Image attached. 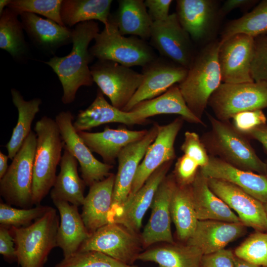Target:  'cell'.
Returning <instances> with one entry per match:
<instances>
[{"label":"cell","instance_id":"cell-41","mask_svg":"<svg viewBox=\"0 0 267 267\" xmlns=\"http://www.w3.org/2000/svg\"><path fill=\"white\" fill-rule=\"evenodd\" d=\"M54 267H138L122 263L95 251H78L63 259Z\"/></svg>","mask_w":267,"mask_h":267},{"label":"cell","instance_id":"cell-48","mask_svg":"<svg viewBox=\"0 0 267 267\" xmlns=\"http://www.w3.org/2000/svg\"><path fill=\"white\" fill-rule=\"evenodd\" d=\"M172 1V0H145L144 2L152 20L156 22L163 21L169 17Z\"/></svg>","mask_w":267,"mask_h":267},{"label":"cell","instance_id":"cell-44","mask_svg":"<svg viewBox=\"0 0 267 267\" xmlns=\"http://www.w3.org/2000/svg\"><path fill=\"white\" fill-rule=\"evenodd\" d=\"M234 128L246 135L256 128L267 124V117L262 110L245 111L235 114L231 118Z\"/></svg>","mask_w":267,"mask_h":267},{"label":"cell","instance_id":"cell-25","mask_svg":"<svg viewBox=\"0 0 267 267\" xmlns=\"http://www.w3.org/2000/svg\"><path fill=\"white\" fill-rule=\"evenodd\" d=\"M130 111L146 123L148 118L155 115L176 114L188 123L205 126L188 107L178 85L173 86L156 97L140 102Z\"/></svg>","mask_w":267,"mask_h":267},{"label":"cell","instance_id":"cell-35","mask_svg":"<svg viewBox=\"0 0 267 267\" xmlns=\"http://www.w3.org/2000/svg\"><path fill=\"white\" fill-rule=\"evenodd\" d=\"M11 92L13 103L18 114L17 124L13 129L9 141L5 145L8 156L12 160L32 131L31 125L40 111L42 100L38 98L25 100L20 92L15 89H11Z\"/></svg>","mask_w":267,"mask_h":267},{"label":"cell","instance_id":"cell-55","mask_svg":"<svg viewBox=\"0 0 267 267\" xmlns=\"http://www.w3.org/2000/svg\"><path fill=\"white\" fill-rule=\"evenodd\" d=\"M265 162L266 163L267 166V160ZM265 176H266V178L267 179V172H266V173Z\"/></svg>","mask_w":267,"mask_h":267},{"label":"cell","instance_id":"cell-11","mask_svg":"<svg viewBox=\"0 0 267 267\" xmlns=\"http://www.w3.org/2000/svg\"><path fill=\"white\" fill-rule=\"evenodd\" d=\"M159 125L154 124L144 137L127 145L120 153L117 158L118 168L115 175L109 223L128 199L137 169L148 148L157 137Z\"/></svg>","mask_w":267,"mask_h":267},{"label":"cell","instance_id":"cell-18","mask_svg":"<svg viewBox=\"0 0 267 267\" xmlns=\"http://www.w3.org/2000/svg\"><path fill=\"white\" fill-rule=\"evenodd\" d=\"M176 185L171 173L163 179L155 193L150 219L141 233L144 250L159 243H175L171 227L170 204Z\"/></svg>","mask_w":267,"mask_h":267},{"label":"cell","instance_id":"cell-7","mask_svg":"<svg viewBox=\"0 0 267 267\" xmlns=\"http://www.w3.org/2000/svg\"><path fill=\"white\" fill-rule=\"evenodd\" d=\"M37 146L36 134L32 131L0 179V194L5 203L20 208L33 205V164Z\"/></svg>","mask_w":267,"mask_h":267},{"label":"cell","instance_id":"cell-3","mask_svg":"<svg viewBox=\"0 0 267 267\" xmlns=\"http://www.w3.org/2000/svg\"><path fill=\"white\" fill-rule=\"evenodd\" d=\"M220 41L205 46L194 57L185 78L178 84L190 110L202 120L209 99L222 84L218 60Z\"/></svg>","mask_w":267,"mask_h":267},{"label":"cell","instance_id":"cell-15","mask_svg":"<svg viewBox=\"0 0 267 267\" xmlns=\"http://www.w3.org/2000/svg\"><path fill=\"white\" fill-rule=\"evenodd\" d=\"M188 69L163 57L142 67L143 79L130 101L123 109L130 111L136 104L156 97L186 77Z\"/></svg>","mask_w":267,"mask_h":267},{"label":"cell","instance_id":"cell-32","mask_svg":"<svg viewBox=\"0 0 267 267\" xmlns=\"http://www.w3.org/2000/svg\"><path fill=\"white\" fill-rule=\"evenodd\" d=\"M112 18L121 35H131L143 40L150 38L153 23L143 0H119Z\"/></svg>","mask_w":267,"mask_h":267},{"label":"cell","instance_id":"cell-9","mask_svg":"<svg viewBox=\"0 0 267 267\" xmlns=\"http://www.w3.org/2000/svg\"><path fill=\"white\" fill-rule=\"evenodd\" d=\"M144 250L141 233L134 232L122 224L111 222L91 234L78 251H97L122 263L133 266Z\"/></svg>","mask_w":267,"mask_h":267},{"label":"cell","instance_id":"cell-24","mask_svg":"<svg viewBox=\"0 0 267 267\" xmlns=\"http://www.w3.org/2000/svg\"><path fill=\"white\" fill-rule=\"evenodd\" d=\"M115 179V175L111 173L103 180L89 186L82 205L81 215L90 234L109 223Z\"/></svg>","mask_w":267,"mask_h":267},{"label":"cell","instance_id":"cell-52","mask_svg":"<svg viewBox=\"0 0 267 267\" xmlns=\"http://www.w3.org/2000/svg\"><path fill=\"white\" fill-rule=\"evenodd\" d=\"M234 261L235 267H264L249 263L238 258L237 257L235 256V255L234 257Z\"/></svg>","mask_w":267,"mask_h":267},{"label":"cell","instance_id":"cell-17","mask_svg":"<svg viewBox=\"0 0 267 267\" xmlns=\"http://www.w3.org/2000/svg\"><path fill=\"white\" fill-rule=\"evenodd\" d=\"M184 121L179 116L169 124L159 125L157 137L148 148L137 169L128 198L142 187L159 167L176 158L175 142Z\"/></svg>","mask_w":267,"mask_h":267},{"label":"cell","instance_id":"cell-53","mask_svg":"<svg viewBox=\"0 0 267 267\" xmlns=\"http://www.w3.org/2000/svg\"><path fill=\"white\" fill-rule=\"evenodd\" d=\"M11 0H0V15L2 14L4 11V8L8 6Z\"/></svg>","mask_w":267,"mask_h":267},{"label":"cell","instance_id":"cell-30","mask_svg":"<svg viewBox=\"0 0 267 267\" xmlns=\"http://www.w3.org/2000/svg\"><path fill=\"white\" fill-rule=\"evenodd\" d=\"M203 256L194 246L163 242L144 250L138 260L153 262L159 267H200Z\"/></svg>","mask_w":267,"mask_h":267},{"label":"cell","instance_id":"cell-2","mask_svg":"<svg viewBox=\"0 0 267 267\" xmlns=\"http://www.w3.org/2000/svg\"><path fill=\"white\" fill-rule=\"evenodd\" d=\"M210 130L201 137L210 156L240 169L265 175L267 166L257 155L249 139L229 121H223L207 113Z\"/></svg>","mask_w":267,"mask_h":267},{"label":"cell","instance_id":"cell-37","mask_svg":"<svg viewBox=\"0 0 267 267\" xmlns=\"http://www.w3.org/2000/svg\"><path fill=\"white\" fill-rule=\"evenodd\" d=\"M18 14L7 7L0 18V48L14 58L25 55L27 46L23 34V27Z\"/></svg>","mask_w":267,"mask_h":267},{"label":"cell","instance_id":"cell-49","mask_svg":"<svg viewBox=\"0 0 267 267\" xmlns=\"http://www.w3.org/2000/svg\"><path fill=\"white\" fill-rule=\"evenodd\" d=\"M254 0H227L219 9L220 16H223L236 8H249L257 2Z\"/></svg>","mask_w":267,"mask_h":267},{"label":"cell","instance_id":"cell-46","mask_svg":"<svg viewBox=\"0 0 267 267\" xmlns=\"http://www.w3.org/2000/svg\"><path fill=\"white\" fill-rule=\"evenodd\" d=\"M234 257V255L231 250L224 248L203 255L200 267H235Z\"/></svg>","mask_w":267,"mask_h":267},{"label":"cell","instance_id":"cell-45","mask_svg":"<svg viewBox=\"0 0 267 267\" xmlns=\"http://www.w3.org/2000/svg\"><path fill=\"white\" fill-rule=\"evenodd\" d=\"M199 169L193 159L183 154L178 159L172 173L177 184L188 186L194 180Z\"/></svg>","mask_w":267,"mask_h":267},{"label":"cell","instance_id":"cell-29","mask_svg":"<svg viewBox=\"0 0 267 267\" xmlns=\"http://www.w3.org/2000/svg\"><path fill=\"white\" fill-rule=\"evenodd\" d=\"M190 188L193 206L198 220L241 222L237 215L211 190L208 185V178L200 170Z\"/></svg>","mask_w":267,"mask_h":267},{"label":"cell","instance_id":"cell-13","mask_svg":"<svg viewBox=\"0 0 267 267\" xmlns=\"http://www.w3.org/2000/svg\"><path fill=\"white\" fill-rule=\"evenodd\" d=\"M220 42L218 60L222 82L240 84L254 82L251 75V65L255 38L238 34Z\"/></svg>","mask_w":267,"mask_h":267},{"label":"cell","instance_id":"cell-47","mask_svg":"<svg viewBox=\"0 0 267 267\" xmlns=\"http://www.w3.org/2000/svg\"><path fill=\"white\" fill-rule=\"evenodd\" d=\"M0 254L9 263L17 261L15 243L10 227L1 225H0Z\"/></svg>","mask_w":267,"mask_h":267},{"label":"cell","instance_id":"cell-10","mask_svg":"<svg viewBox=\"0 0 267 267\" xmlns=\"http://www.w3.org/2000/svg\"><path fill=\"white\" fill-rule=\"evenodd\" d=\"M90 70L93 82L109 98L111 104L122 110L143 79L142 73L110 60H98L90 67Z\"/></svg>","mask_w":267,"mask_h":267},{"label":"cell","instance_id":"cell-33","mask_svg":"<svg viewBox=\"0 0 267 267\" xmlns=\"http://www.w3.org/2000/svg\"><path fill=\"white\" fill-rule=\"evenodd\" d=\"M112 0H62L60 17L65 26L99 20L108 25ZM67 27V26H66Z\"/></svg>","mask_w":267,"mask_h":267},{"label":"cell","instance_id":"cell-19","mask_svg":"<svg viewBox=\"0 0 267 267\" xmlns=\"http://www.w3.org/2000/svg\"><path fill=\"white\" fill-rule=\"evenodd\" d=\"M176 2L179 22L192 39L201 41L212 34L221 17L217 1L178 0Z\"/></svg>","mask_w":267,"mask_h":267},{"label":"cell","instance_id":"cell-4","mask_svg":"<svg viewBox=\"0 0 267 267\" xmlns=\"http://www.w3.org/2000/svg\"><path fill=\"white\" fill-rule=\"evenodd\" d=\"M37 146L33 164L32 200L38 205L52 189L64 148L55 120L44 116L36 123Z\"/></svg>","mask_w":267,"mask_h":267},{"label":"cell","instance_id":"cell-51","mask_svg":"<svg viewBox=\"0 0 267 267\" xmlns=\"http://www.w3.org/2000/svg\"><path fill=\"white\" fill-rule=\"evenodd\" d=\"M8 158V155H5L1 151L0 152V179L4 176L8 169L7 161Z\"/></svg>","mask_w":267,"mask_h":267},{"label":"cell","instance_id":"cell-27","mask_svg":"<svg viewBox=\"0 0 267 267\" xmlns=\"http://www.w3.org/2000/svg\"><path fill=\"white\" fill-rule=\"evenodd\" d=\"M112 123L128 126L146 124L136 118L131 111H124L109 104L104 98L103 93L98 89L92 103L85 110L80 111L73 122V126L76 132L79 133Z\"/></svg>","mask_w":267,"mask_h":267},{"label":"cell","instance_id":"cell-34","mask_svg":"<svg viewBox=\"0 0 267 267\" xmlns=\"http://www.w3.org/2000/svg\"><path fill=\"white\" fill-rule=\"evenodd\" d=\"M170 211L178 238L186 242L194 232L198 222L190 185H180L176 183L171 198Z\"/></svg>","mask_w":267,"mask_h":267},{"label":"cell","instance_id":"cell-22","mask_svg":"<svg viewBox=\"0 0 267 267\" xmlns=\"http://www.w3.org/2000/svg\"><path fill=\"white\" fill-rule=\"evenodd\" d=\"M241 222L217 220H198L195 230L186 244L198 248L203 255L224 249L245 233Z\"/></svg>","mask_w":267,"mask_h":267},{"label":"cell","instance_id":"cell-12","mask_svg":"<svg viewBox=\"0 0 267 267\" xmlns=\"http://www.w3.org/2000/svg\"><path fill=\"white\" fill-rule=\"evenodd\" d=\"M189 35L181 26L176 13L165 20L153 22L150 43L161 56L189 69L194 59Z\"/></svg>","mask_w":267,"mask_h":267},{"label":"cell","instance_id":"cell-5","mask_svg":"<svg viewBox=\"0 0 267 267\" xmlns=\"http://www.w3.org/2000/svg\"><path fill=\"white\" fill-rule=\"evenodd\" d=\"M59 218L51 207L28 226L10 227L20 267H44L50 252L57 247Z\"/></svg>","mask_w":267,"mask_h":267},{"label":"cell","instance_id":"cell-21","mask_svg":"<svg viewBox=\"0 0 267 267\" xmlns=\"http://www.w3.org/2000/svg\"><path fill=\"white\" fill-rule=\"evenodd\" d=\"M199 170L208 178L229 182L263 203H267V179L264 175L240 169L210 155L207 165Z\"/></svg>","mask_w":267,"mask_h":267},{"label":"cell","instance_id":"cell-38","mask_svg":"<svg viewBox=\"0 0 267 267\" xmlns=\"http://www.w3.org/2000/svg\"><path fill=\"white\" fill-rule=\"evenodd\" d=\"M51 208V207L40 204L33 208L19 209L0 201V223L9 227L27 226L44 216Z\"/></svg>","mask_w":267,"mask_h":267},{"label":"cell","instance_id":"cell-40","mask_svg":"<svg viewBox=\"0 0 267 267\" xmlns=\"http://www.w3.org/2000/svg\"><path fill=\"white\" fill-rule=\"evenodd\" d=\"M234 255L251 264L267 267V232L251 234L236 248Z\"/></svg>","mask_w":267,"mask_h":267},{"label":"cell","instance_id":"cell-1","mask_svg":"<svg viewBox=\"0 0 267 267\" xmlns=\"http://www.w3.org/2000/svg\"><path fill=\"white\" fill-rule=\"evenodd\" d=\"M72 33L73 46L70 53L63 57L54 56L44 62L58 76L63 90L61 100L66 104L74 101L81 87L91 86L93 83L89 67L93 57L88 47L99 33L98 24L94 21L80 23Z\"/></svg>","mask_w":267,"mask_h":267},{"label":"cell","instance_id":"cell-26","mask_svg":"<svg viewBox=\"0 0 267 267\" xmlns=\"http://www.w3.org/2000/svg\"><path fill=\"white\" fill-rule=\"evenodd\" d=\"M52 201L60 216L57 247L61 248L64 258H66L77 252L90 234L86 227L78 206L59 200Z\"/></svg>","mask_w":267,"mask_h":267},{"label":"cell","instance_id":"cell-54","mask_svg":"<svg viewBox=\"0 0 267 267\" xmlns=\"http://www.w3.org/2000/svg\"><path fill=\"white\" fill-rule=\"evenodd\" d=\"M264 206H265V210L267 215V203H264Z\"/></svg>","mask_w":267,"mask_h":267},{"label":"cell","instance_id":"cell-39","mask_svg":"<svg viewBox=\"0 0 267 267\" xmlns=\"http://www.w3.org/2000/svg\"><path fill=\"white\" fill-rule=\"evenodd\" d=\"M62 0H11L7 7L18 15L28 12L40 14L65 26L60 17Z\"/></svg>","mask_w":267,"mask_h":267},{"label":"cell","instance_id":"cell-20","mask_svg":"<svg viewBox=\"0 0 267 267\" xmlns=\"http://www.w3.org/2000/svg\"><path fill=\"white\" fill-rule=\"evenodd\" d=\"M173 162V161L168 162L154 172L142 187L128 199L121 210L110 223L122 224L134 232L140 233L144 216L150 207L155 193L168 175Z\"/></svg>","mask_w":267,"mask_h":267},{"label":"cell","instance_id":"cell-23","mask_svg":"<svg viewBox=\"0 0 267 267\" xmlns=\"http://www.w3.org/2000/svg\"><path fill=\"white\" fill-rule=\"evenodd\" d=\"M148 132L146 130L132 131L106 127L101 132L82 131L78 133L91 152L101 156L104 163L112 165L123 148L142 139Z\"/></svg>","mask_w":267,"mask_h":267},{"label":"cell","instance_id":"cell-16","mask_svg":"<svg viewBox=\"0 0 267 267\" xmlns=\"http://www.w3.org/2000/svg\"><path fill=\"white\" fill-rule=\"evenodd\" d=\"M208 183L211 190L237 213L244 225L256 231L267 232L264 203L229 182L208 178Z\"/></svg>","mask_w":267,"mask_h":267},{"label":"cell","instance_id":"cell-42","mask_svg":"<svg viewBox=\"0 0 267 267\" xmlns=\"http://www.w3.org/2000/svg\"><path fill=\"white\" fill-rule=\"evenodd\" d=\"M251 75L255 82H267V34L255 38Z\"/></svg>","mask_w":267,"mask_h":267},{"label":"cell","instance_id":"cell-28","mask_svg":"<svg viewBox=\"0 0 267 267\" xmlns=\"http://www.w3.org/2000/svg\"><path fill=\"white\" fill-rule=\"evenodd\" d=\"M24 30L39 47L53 52L59 47L72 42V30L37 14L25 12L20 15Z\"/></svg>","mask_w":267,"mask_h":267},{"label":"cell","instance_id":"cell-31","mask_svg":"<svg viewBox=\"0 0 267 267\" xmlns=\"http://www.w3.org/2000/svg\"><path fill=\"white\" fill-rule=\"evenodd\" d=\"M60 162V172L50 191L52 200L67 202L78 207L82 206L86 184L78 172V161L66 149Z\"/></svg>","mask_w":267,"mask_h":267},{"label":"cell","instance_id":"cell-8","mask_svg":"<svg viewBox=\"0 0 267 267\" xmlns=\"http://www.w3.org/2000/svg\"><path fill=\"white\" fill-rule=\"evenodd\" d=\"M208 106L217 119L227 121L236 114L267 108V82L222 83L210 97Z\"/></svg>","mask_w":267,"mask_h":267},{"label":"cell","instance_id":"cell-43","mask_svg":"<svg viewBox=\"0 0 267 267\" xmlns=\"http://www.w3.org/2000/svg\"><path fill=\"white\" fill-rule=\"evenodd\" d=\"M180 149L183 154L193 159L200 168L205 166L208 163L209 155L201 137L197 133L190 131L185 132Z\"/></svg>","mask_w":267,"mask_h":267},{"label":"cell","instance_id":"cell-6","mask_svg":"<svg viewBox=\"0 0 267 267\" xmlns=\"http://www.w3.org/2000/svg\"><path fill=\"white\" fill-rule=\"evenodd\" d=\"M94 40L95 43L89 51L98 60H110L131 68L143 67L157 57L145 40L121 35L111 15L108 25Z\"/></svg>","mask_w":267,"mask_h":267},{"label":"cell","instance_id":"cell-50","mask_svg":"<svg viewBox=\"0 0 267 267\" xmlns=\"http://www.w3.org/2000/svg\"><path fill=\"white\" fill-rule=\"evenodd\" d=\"M249 139H253L258 141L263 145L267 153V124L260 126L245 135Z\"/></svg>","mask_w":267,"mask_h":267},{"label":"cell","instance_id":"cell-36","mask_svg":"<svg viewBox=\"0 0 267 267\" xmlns=\"http://www.w3.org/2000/svg\"><path fill=\"white\" fill-rule=\"evenodd\" d=\"M267 32V0H264L251 11L228 23L222 33L220 41L222 42L238 34L255 38Z\"/></svg>","mask_w":267,"mask_h":267},{"label":"cell","instance_id":"cell-14","mask_svg":"<svg viewBox=\"0 0 267 267\" xmlns=\"http://www.w3.org/2000/svg\"><path fill=\"white\" fill-rule=\"evenodd\" d=\"M73 116L70 111H62L55 117L64 148L76 159L80 166L82 179L86 185L103 180L110 174L112 165L96 159L73 126Z\"/></svg>","mask_w":267,"mask_h":267}]
</instances>
